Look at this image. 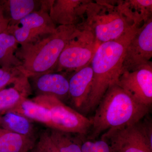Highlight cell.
I'll use <instances>...</instances> for the list:
<instances>
[{
  "label": "cell",
  "instance_id": "cell-1",
  "mask_svg": "<svg viewBox=\"0 0 152 152\" xmlns=\"http://www.w3.org/2000/svg\"><path fill=\"white\" fill-rule=\"evenodd\" d=\"M150 108L136 101L117 83L112 85L90 118L91 127L86 138L96 140L110 130L135 124L149 113Z\"/></svg>",
  "mask_w": 152,
  "mask_h": 152
},
{
  "label": "cell",
  "instance_id": "cell-2",
  "mask_svg": "<svg viewBox=\"0 0 152 152\" xmlns=\"http://www.w3.org/2000/svg\"><path fill=\"white\" fill-rule=\"evenodd\" d=\"M138 28L116 40L100 44L96 50L90 63L93 71L92 86L84 111L95 110L109 88L117 83L126 49Z\"/></svg>",
  "mask_w": 152,
  "mask_h": 152
},
{
  "label": "cell",
  "instance_id": "cell-3",
  "mask_svg": "<svg viewBox=\"0 0 152 152\" xmlns=\"http://www.w3.org/2000/svg\"><path fill=\"white\" fill-rule=\"evenodd\" d=\"M76 26H60L54 32L32 43L21 45L16 56L18 69L28 78L52 72L60 55L77 29Z\"/></svg>",
  "mask_w": 152,
  "mask_h": 152
},
{
  "label": "cell",
  "instance_id": "cell-4",
  "mask_svg": "<svg viewBox=\"0 0 152 152\" xmlns=\"http://www.w3.org/2000/svg\"><path fill=\"white\" fill-rule=\"evenodd\" d=\"M78 27L91 31L100 44L116 40L138 28L122 14L117 1L104 0H90Z\"/></svg>",
  "mask_w": 152,
  "mask_h": 152
},
{
  "label": "cell",
  "instance_id": "cell-5",
  "mask_svg": "<svg viewBox=\"0 0 152 152\" xmlns=\"http://www.w3.org/2000/svg\"><path fill=\"white\" fill-rule=\"evenodd\" d=\"M31 99L50 112L51 129L86 137L88 134L92 125L91 119L67 106L58 98L37 96Z\"/></svg>",
  "mask_w": 152,
  "mask_h": 152
},
{
  "label": "cell",
  "instance_id": "cell-6",
  "mask_svg": "<svg viewBox=\"0 0 152 152\" xmlns=\"http://www.w3.org/2000/svg\"><path fill=\"white\" fill-rule=\"evenodd\" d=\"M96 43L91 31L78 27L60 55L56 66V72H76L89 64L96 50Z\"/></svg>",
  "mask_w": 152,
  "mask_h": 152
},
{
  "label": "cell",
  "instance_id": "cell-7",
  "mask_svg": "<svg viewBox=\"0 0 152 152\" xmlns=\"http://www.w3.org/2000/svg\"><path fill=\"white\" fill-rule=\"evenodd\" d=\"M45 7L34 11L9 27L6 31L12 34L21 45L34 42L55 31V26Z\"/></svg>",
  "mask_w": 152,
  "mask_h": 152
},
{
  "label": "cell",
  "instance_id": "cell-8",
  "mask_svg": "<svg viewBox=\"0 0 152 152\" xmlns=\"http://www.w3.org/2000/svg\"><path fill=\"white\" fill-rule=\"evenodd\" d=\"M152 57V18L139 28L131 39L125 52L121 74L148 64Z\"/></svg>",
  "mask_w": 152,
  "mask_h": 152
},
{
  "label": "cell",
  "instance_id": "cell-9",
  "mask_svg": "<svg viewBox=\"0 0 152 152\" xmlns=\"http://www.w3.org/2000/svg\"><path fill=\"white\" fill-rule=\"evenodd\" d=\"M117 84L136 101L151 107L152 104V62L134 70L121 74Z\"/></svg>",
  "mask_w": 152,
  "mask_h": 152
},
{
  "label": "cell",
  "instance_id": "cell-10",
  "mask_svg": "<svg viewBox=\"0 0 152 152\" xmlns=\"http://www.w3.org/2000/svg\"><path fill=\"white\" fill-rule=\"evenodd\" d=\"M101 136L107 139L117 152H152V142L147 137L141 121L127 127L110 130Z\"/></svg>",
  "mask_w": 152,
  "mask_h": 152
},
{
  "label": "cell",
  "instance_id": "cell-11",
  "mask_svg": "<svg viewBox=\"0 0 152 152\" xmlns=\"http://www.w3.org/2000/svg\"><path fill=\"white\" fill-rule=\"evenodd\" d=\"M90 0L52 1L49 15L56 26H78L81 23Z\"/></svg>",
  "mask_w": 152,
  "mask_h": 152
},
{
  "label": "cell",
  "instance_id": "cell-12",
  "mask_svg": "<svg viewBox=\"0 0 152 152\" xmlns=\"http://www.w3.org/2000/svg\"><path fill=\"white\" fill-rule=\"evenodd\" d=\"M93 79V71L90 64L76 71L69 80V97L77 110H83L86 104L91 90Z\"/></svg>",
  "mask_w": 152,
  "mask_h": 152
},
{
  "label": "cell",
  "instance_id": "cell-13",
  "mask_svg": "<svg viewBox=\"0 0 152 152\" xmlns=\"http://www.w3.org/2000/svg\"><path fill=\"white\" fill-rule=\"evenodd\" d=\"M30 78L36 96H53L63 102L69 97V80L62 74L50 72Z\"/></svg>",
  "mask_w": 152,
  "mask_h": 152
},
{
  "label": "cell",
  "instance_id": "cell-14",
  "mask_svg": "<svg viewBox=\"0 0 152 152\" xmlns=\"http://www.w3.org/2000/svg\"><path fill=\"white\" fill-rule=\"evenodd\" d=\"M118 8L130 23L140 27L152 18V0L117 1Z\"/></svg>",
  "mask_w": 152,
  "mask_h": 152
},
{
  "label": "cell",
  "instance_id": "cell-15",
  "mask_svg": "<svg viewBox=\"0 0 152 152\" xmlns=\"http://www.w3.org/2000/svg\"><path fill=\"white\" fill-rule=\"evenodd\" d=\"M12 85V86L0 90V113L11 110L31 94L28 78L24 75L19 77Z\"/></svg>",
  "mask_w": 152,
  "mask_h": 152
},
{
  "label": "cell",
  "instance_id": "cell-16",
  "mask_svg": "<svg viewBox=\"0 0 152 152\" xmlns=\"http://www.w3.org/2000/svg\"><path fill=\"white\" fill-rule=\"evenodd\" d=\"M36 145L35 138L0 128V152H29Z\"/></svg>",
  "mask_w": 152,
  "mask_h": 152
},
{
  "label": "cell",
  "instance_id": "cell-17",
  "mask_svg": "<svg viewBox=\"0 0 152 152\" xmlns=\"http://www.w3.org/2000/svg\"><path fill=\"white\" fill-rule=\"evenodd\" d=\"M7 112L16 113L30 120L44 124L50 129L51 127V116L50 110L28 98L23 99Z\"/></svg>",
  "mask_w": 152,
  "mask_h": 152
},
{
  "label": "cell",
  "instance_id": "cell-18",
  "mask_svg": "<svg viewBox=\"0 0 152 152\" xmlns=\"http://www.w3.org/2000/svg\"><path fill=\"white\" fill-rule=\"evenodd\" d=\"M0 117V124L4 129L22 135L35 138L34 126L30 119L12 112H7Z\"/></svg>",
  "mask_w": 152,
  "mask_h": 152
},
{
  "label": "cell",
  "instance_id": "cell-19",
  "mask_svg": "<svg viewBox=\"0 0 152 152\" xmlns=\"http://www.w3.org/2000/svg\"><path fill=\"white\" fill-rule=\"evenodd\" d=\"M18 42L15 38L7 31L0 33V65L1 67H19L20 62L16 56Z\"/></svg>",
  "mask_w": 152,
  "mask_h": 152
},
{
  "label": "cell",
  "instance_id": "cell-20",
  "mask_svg": "<svg viewBox=\"0 0 152 152\" xmlns=\"http://www.w3.org/2000/svg\"><path fill=\"white\" fill-rule=\"evenodd\" d=\"M51 138L60 152H82L81 135L50 129Z\"/></svg>",
  "mask_w": 152,
  "mask_h": 152
},
{
  "label": "cell",
  "instance_id": "cell-21",
  "mask_svg": "<svg viewBox=\"0 0 152 152\" xmlns=\"http://www.w3.org/2000/svg\"><path fill=\"white\" fill-rule=\"evenodd\" d=\"M37 1L33 0H9L5 2L10 14V25L11 26L21 19L34 12Z\"/></svg>",
  "mask_w": 152,
  "mask_h": 152
},
{
  "label": "cell",
  "instance_id": "cell-22",
  "mask_svg": "<svg viewBox=\"0 0 152 152\" xmlns=\"http://www.w3.org/2000/svg\"><path fill=\"white\" fill-rule=\"evenodd\" d=\"M82 152H117L110 143L105 138L101 136L100 139L90 140L86 136H82Z\"/></svg>",
  "mask_w": 152,
  "mask_h": 152
},
{
  "label": "cell",
  "instance_id": "cell-23",
  "mask_svg": "<svg viewBox=\"0 0 152 152\" xmlns=\"http://www.w3.org/2000/svg\"><path fill=\"white\" fill-rule=\"evenodd\" d=\"M23 75L17 67L0 68V90L12 84Z\"/></svg>",
  "mask_w": 152,
  "mask_h": 152
},
{
  "label": "cell",
  "instance_id": "cell-24",
  "mask_svg": "<svg viewBox=\"0 0 152 152\" xmlns=\"http://www.w3.org/2000/svg\"><path fill=\"white\" fill-rule=\"evenodd\" d=\"M34 149L36 152H60L51 138L48 130L41 133Z\"/></svg>",
  "mask_w": 152,
  "mask_h": 152
},
{
  "label": "cell",
  "instance_id": "cell-25",
  "mask_svg": "<svg viewBox=\"0 0 152 152\" xmlns=\"http://www.w3.org/2000/svg\"><path fill=\"white\" fill-rule=\"evenodd\" d=\"M8 27V23L5 20L0 12V33L5 31Z\"/></svg>",
  "mask_w": 152,
  "mask_h": 152
},
{
  "label": "cell",
  "instance_id": "cell-26",
  "mask_svg": "<svg viewBox=\"0 0 152 152\" xmlns=\"http://www.w3.org/2000/svg\"><path fill=\"white\" fill-rule=\"evenodd\" d=\"M29 152H36L34 148L32 150L30 151Z\"/></svg>",
  "mask_w": 152,
  "mask_h": 152
}]
</instances>
